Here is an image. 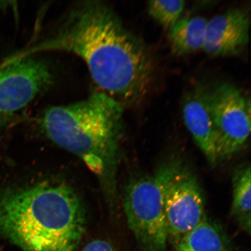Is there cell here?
<instances>
[{
    "instance_id": "cell-1",
    "label": "cell",
    "mask_w": 251,
    "mask_h": 251,
    "mask_svg": "<svg viewBox=\"0 0 251 251\" xmlns=\"http://www.w3.org/2000/svg\"><path fill=\"white\" fill-rule=\"evenodd\" d=\"M48 51L78 56L85 62L99 91L124 106L139 102L153 83L155 63L149 49L102 2H78L51 34L16 56Z\"/></svg>"
},
{
    "instance_id": "cell-2",
    "label": "cell",
    "mask_w": 251,
    "mask_h": 251,
    "mask_svg": "<svg viewBox=\"0 0 251 251\" xmlns=\"http://www.w3.org/2000/svg\"><path fill=\"white\" fill-rule=\"evenodd\" d=\"M82 201L64 184L0 193V233L23 251H74L86 228Z\"/></svg>"
},
{
    "instance_id": "cell-9",
    "label": "cell",
    "mask_w": 251,
    "mask_h": 251,
    "mask_svg": "<svg viewBox=\"0 0 251 251\" xmlns=\"http://www.w3.org/2000/svg\"><path fill=\"white\" fill-rule=\"evenodd\" d=\"M209 90L197 86L187 94L183 105L188 130L209 163L219 162L216 136L208 102Z\"/></svg>"
},
{
    "instance_id": "cell-7",
    "label": "cell",
    "mask_w": 251,
    "mask_h": 251,
    "mask_svg": "<svg viewBox=\"0 0 251 251\" xmlns=\"http://www.w3.org/2000/svg\"><path fill=\"white\" fill-rule=\"evenodd\" d=\"M50 66L34 56L11 58L0 70V116L10 117L51 86Z\"/></svg>"
},
{
    "instance_id": "cell-4",
    "label": "cell",
    "mask_w": 251,
    "mask_h": 251,
    "mask_svg": "<svg viewBox=\"0 0 251 251\" xmlns=\"http://www.w3.org/2000/svg\"><path fill=\"white\" fill-rule=\"evenodd\" d=\"M168 164L131 180L123 206L128 227L144 251H166L168 242L164 190Z\"/></svg>"
},
{
    "instance_id": "cell-8",
    "label": "cell",
    "mask_w": 251,
    "mask_h": 251,
    "mask_svg": "<svg viewBox=\"0 0 251 251\" xmlns=\"http://www.w3.org/2000/svg\"><path fill=\"white\" fill-rule=\"evenodd\" d=\"M250 28L247 9H228L208 21L202 50L213 57L237 55L249 44Z\"/></svg>"
},
{
    "instance_id": "cell-10",
    "label": "cell",
    "mask_w": 251,
    "mask_h": 251,
    "mask_svg": "<svg viewBox=\"0 0 251 251\" xmlns=\"http://www.w3.org/2000/svg\"><path fill=\"white\" fill-rule=\"evenodd\" d=\"M176 251H231L220 226L206 217L175 246Z\"/></svg>"
},
{
    "instance_id": "cell-14",
    "label": "cell",
    "mask_w": 251,
    "mask_h": 251,
    "mask_svg": "<svg viewBox=\"0 0 251 251\" xmlns=\"http://www.w3.org/2000/svg\"><path fill=\"white\" fill-rule=\"evenodd\" d=\"M81 251H117L114 246L105 240H95L88 243Z\"/></svg>"
},
{
    "instance_id": "cell-13",
    "label": "cell",
    "mask_w": 251,
    "mask_h": 251,
    "mask_svg": "<svg viewBox=\"0 0 251 251\" xmlns=\"http://www.w3.org/2000/svg\"><path fill=\"white\" fill-rule=\"evenodd\" d=\"M184 7L183 0H153L148 2L147 9L151 17L162 26L171 29L180 20Z\"/></svg>"
},
{
    "instance_id": "cell-12",
    "label": "cell",
    "mask_w": 251,
    "mask_h": 251,
    "mask_svg": "<svg viewBox=\"0 0 251 251\" xmlns=\"http://www.w3.org/2000/svg\"><path fill=\"white\" fill-rule=\"evenodd\" d=\"M251 169L249 162L243 163L235 168L232 176L231 215L241 228L249 234L251 229Z\"/></svg>"
},
{
    "instance_id": "cell-6",
    "label": "cell",
    "mask_w": 251,
    "mask_h": 251,
    "mask_svg": "<svg viewBox=\"0 0 251 251\" xmlns=\"http://www.w3.org/2000/svg\"><path fill=\"white\" fill-rule=\"evenodd\" d=\"M208 102L219 161L230 158L246 146L250 139V100L236 87L224 83L209 90Z\"/></svg>"
},
{
    "instance_id": "cell-3",
    "label": "cell",
    "mask_w": 251,
    "mask_h": 251,
    "mask_svg": "<svg viewBox=\"0 0 251 251\" xmlns=\"http://www.w3.org/2000/svg\"><path fill=\"white\" fill-rule=\"evenodd\" d=\"M124 108L117 100L98 91L81 101L47 108L39 120L50 140L78 156L96 175L112 205L117 197Z\"/></svg>"
},
{
    "instance_id": "cell-5",
    "label": "cell",
    "mask_w": 251,
    "mask_h": 251,
    "mask_svg": "<svg viewBox=\"0 0 251 251\" xmlns=\"http://www.w3.org/2000/svg\"><path fill=\"white\" fill-rule=\"evenodd\" d=\"M167 164L165 212L168 242L175 247L206 215L205 200L195 174L177 160Z\"/></svg>"
},
{
    "instance_id": "cell-11",
    "label": "cell",
    "mask_w": 251,
    "mask_h": 251,
    "mask_svg": "<svg viewBox=\"0 0 251 251\" xmlns=\"http://www.w3.org/2000/svg\"><path fill=\"white\" fill-rule=\"evenodd\" d=\"M208 20L201 17L182 19L170 29L169 39L172 52L183 56L202 50Z\"/></svg>"
}]
</instances>
